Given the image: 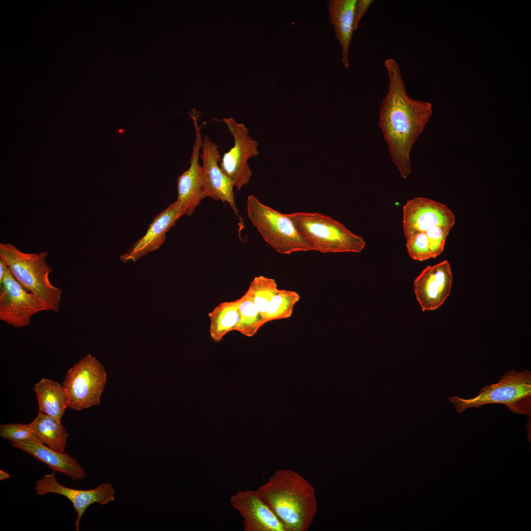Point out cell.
<instances>
[{
  "mask_svg": "<svg viewBox=\"0 0 531 531\" xmlns=\"http://www.w3.org/2000/svg\"><path fill=\"white\" fill-rule=\"evenodd\" d=\"M384 65L388 87L380 107L379 125L392 161L406 179L411 172L410 152L432 115V105L408 95L399 65L394 59H385Z\"/></svg>",
  "mask_w": 531,
  "mask_h": 531,
  "instance_id": "6da1fadb",
  "label": "cell"
},
{
  "mask_svg": "<svg viewBox=\"0 0 531 531\" xmlns=\"http://www.w3.org/2000/svg\"><path fill=\"white\" fill-rule=\"evenodd\" d=\"M287 531H307L317 511L315 490L292 470H279L255 490Z\"/></svg>",
  "mask_w": 531,
  "mask_h": 531,
  "instance_id": "7a4b0ae2",
  "label": "cell"
},
{
  "mask_svg": "<svg viewBox=\"0 0 531 531\" xmlns=\"http://www.w3.org/2000/svg\"><path fill=\"white\" fill-rule=\"evenodd\" d=\"M48 253H26L11 243L0 244V258L15 278L28 291L42 299L50 311H59L61 301L60 288L52 284V268L46 261Z\"/></svg>",
  "mask_w": 531,
  "mask_h": 531,
  "instance_id": "3957f363",
  "label": "cell"
},
{
  "mask_svg": "<svg viewBox=\"0 0 531 531\" xmlns=\"http://www.w3.org/2000/svg\"><path fill=\"white\" fill-rule=\"evenodd\" d=\"M288 215L314 251L323 253H360L366 246L362 236L354 234L344 224L327 215L306 212Z\"/></svg>",
  "mask_w": 531,
  "mask_h": 531,
  "instance_id": "277c9868",
  "label": "cell"
},
{
  "mask_svg": "<svg viewBox=\"0 0 531 531\" xmlns=\"http://www.w3.org/2000/svg\"><path fill=\"white\" fill-rule=\"evenodd\" d=\"M448 399L459 413L469 408L500 404L515 413L531 416V372L512 370L498 383L483 387L474 397L465 399L453 396Z\"/></svg>",
  "mask_w": 531,
  "mask_h": 531,
  "instance_id": "5b68a950",
  "label": "cell"
},
{
  "mask_svg": "<svg viewBox=\"0 0 531 531\" xmlns=\"http://www.w3.org/2000/svg\"><path fill=\"white\" fill-rule=\"evenodd\" d=\"M249 219L263 239L277 252L290 255L314 251L297 230L288 214H283L262 203L253 195L247 200Z\"/></svg>",
  "mask_w": 531,
  "mask_h": 531,
  "instance_id": "8992f818",
  "label": "cell"
},
{
  "mask_svg": "<svg viewBox=\"0 0 531 531\" xmlns=\"http://www.w3.org/2000/svg\"><path fill=\"white\" fill-rule=\"evenodd\" d=\"M107 376L104 366L89 354L76 363L66 372L62 384L68 407L79 411L99 405Z\"/></svg>",
  "mask_w": 531,
  "mask_h": 531,
  "instance_id": "52a82bcc",
  "label": "cell"
},
{
  "mask_svg": "<svg viewBox=\"0 0 531 531\" xmlns=\"http://www.w3.org/2000/svg\"><path fill=\"white\" fill-rule=\"evenodd\" d=\"M48 311L47 303L27 290L8 268L0 281V320L16 328L25 327L30 325L33 315Z\"/></svg>",
  "mask_w": 531,
  "mask_h": 531,
  "instance_id": "ba28073f",
  "label": "cell"
},
{
  "mask_svg": "<svg viewBox=\"0 0 531 531\" xmlns=\"http://www.w3.org/2000/svg\"><path fill=\"white\" fill-rule=\"evenodd\" d=\"M220 121L227 126L234 139V145L223 154L219 166L233 182L234 187L240 190L248 183L252 176L248 160L258 154V142L252 139L243 123H237L232 117L223 118Z\"/></svg>",
  "mask_w": 531,
  "mask_h": 531,
  "instance_id": "9c48e42d",
  "label": "cell"
},
{
  "mask_svg": "<svg viewBox=\"0 0 531 531\" xmlns=\"http://www.w3.org/2000/svg\"><path fill=\"white\" fill-rule=\"evenodd\" d=\"M454 224L452 211L429 198L415 197L408 200L403 207V229L406 240L435 226L450 230Z\"/></svg>",
  "mask_w": 531,
  "mask_h": 531,
  "instance_id": "30bf717a",
  "label": "cell"
},
{
  "mask_svg": "<svg viewBox=\"0 0 531 531\" xmlns=\"http://www.w3.org/2000/svg\"><path fill=\"white\" fill-rule=\"evenodd\" d=\"M201 148L202 153L200 156L203 162L202 177L205 198L209 197L228 203L234 213L238 215L233 191L234 183L222 172L218 164L221 156L218 145L212 141L209 136L205 135L202 138Z\"/></svg>",
  "mask_w": 531,
  "mask_h": 531,
  "instance_id": "8fae6325",
  "label": "cell"
},
{
  "mask_svg": "<svg viewBox=\"0 0 531 531\" xmlns=\"http://www.w3.org/2000/svg\"><path fill=\"white\" fill-rule=\"evenodd\" d=\"M56 472L53 471L36 481L35 491L39 495L54 493L67 498L72 502L77 513L75 524L77 531H79L81 518L89 505L94 503L103 505L114 500L115 491L110 483L101 484L93 489H74L60 485L56 480Z\"/></svg>",
  "mask_w": 531,
  "mask_h": 531,
  "instance_id": "7c38bea8",
  "label": "cell"
},
{
  "mask_svg": "<svg viewBox=\"0 0 531 531\" xmlns=\"http://www.w3.org/2000/svg\"><path fill=\"white\" fill-rule=\"evenodd\" d=\"M195 130V140L190 158V167L177 178V197L176 201L184 214L191 215L201 201L205 199L202 183V166L199 163L200 150L202 145L201 128L198 120L201 115L193 108L189 112Z\"/></svg>",
  "mask_w": 531,
  "mask_h": 531,
  "instance_id": "4fadbf2b",
  "label": "cell"
},
{
  "mask_svg": "<svg viewBox=\"0 0 531 531\" xmlns=\"http://www.w3.org/2000/svg\"><path fill=\"white\" fill-rule=\"evenodd\" d=\"M453 275L449 263L444 260L425 268L414 279L413 291L422 311L440 307L449 295Z\"/></svg>",
  "mask_w": 531,
  "mask_h": 531,
  "instance_id": "5bb4252c",
  "label": "cell"
},
{
  "mask_svg": "<svg viewBox=\"0 0 531 531\" xmlns=\"http://www.w3.org/2000/svg\"><path fill=\"white\" fill-rule=\"evenodd\" d=\"M230 502L241 515L244 531H287L255 490L239 491L231 496Z\"/></svg>",
  "mask_w": 531,
  "mask_h": 531,
  "instance_id": "9a60e30c",
  "label": "cell"
},
{
  "mask_svg": "<svg viewBox=\"0 0 531 531\" xmlns=\"http://www.w3.org/2000/svg\"><path fill=\"white\" fill-rule=\"evenodd\" d=\"M183 214L176 202L170 205L155 217L145 235L124 254L120 256V260L125 263L130 261L135 262L142 257L159 248L165 242L166 234Z\"/></svg>",
  "mask_w": 531,
  "mask_h": 531,
  "instance_id": "2e32d148",
  "label": "cell"
},
{
  "mask_svg": "<svg viewBox=\"0 0 531 531\" xmlns=\"http://www.w3.org/2000/svg\"><path fill=\"white\" fill-rule=\"evenodd\" d=\"M12 445L44 463L53 471L65 474L73 480L86 477L84 469L75 458L65 452L54 450L39 441L29 440L12 443Z\"/></svg>",
  "mask_w": 531,
  "mask_h": 531,
  "instance_id": "e0dca14e",
  "label": "cell"
},
{
  "mask_svg": "<svg viewBox=\"0 0 531 531\" xmlns=\"http://www.w3.org/2000/svg\"><path fill=\"white\" fill-rule=\"evenodd\" d=\"M357 0H329L327 4L329 19L341 47V61L349 67V48L354 30L355 7Z\"/></svg>",
  "mask_w": 531,
  "mask_h": 531,
  "instance_id": "ac0fdd59",
  "label": "cell"
},
{
  "mask_svg": "<svg viewBox=\"0 0 531 531\" xmlns=\"http://www.w3.org/2000/svg\"><path fill=\"white\" fill-rule=\"evenodd\" d=\"M39 411L61 420L68 407L66 393L60 384L47 378L41 379L34 384Z\"/></svg>",
  "mask_w": 531,
  "mask_h": 531,
  "instance_id": "d6986e66",
  "label": "cell"
},
{
  "mask_svg": "<svg viewBox=\"0 0 531 531\" xmlns=\"http://www.w3.org/2000/svg\"><path fill=\"white\" fill-rule=\"evenodd\" d=\"M29 425L42 443L57 451L65 452L68 435L61 420L39 411L35 418Z\"/></svg>",
  "mask_w": 531,
  "mask_h": 531,
  "instance_id": "ffe728a7",
  "label": "cell"
},
{
  "mask_svg": "<svg viewBox=\"0 0 531 531\" xmlns=\"http://www.w3.org/2000/svg\"><path fill=\"white\" fill-rule=\"evenodd\" d=\"M211 339L219 342L230 331L236 330L239 320L236 300L223 302L208 314Z\"/></svg>",
  "mask_w": 531,
  "mask_h": 531,
  "instance_id": "44dd1931",
  "label": "cell"
},
{
  "mask_svg": "<svg viewBox=\"0 0 531 531\" xmlns=\"http://www.w3.org/2000/svg\"><path fill=\"white\" fill-rule=\"evenodd\" d=\"M236 301L239 320L236 331L246 336L252 337L265 324L262 316L256 307L248 290Z\"/></svg>",
  "mask_w": 531,
  "mask_h": 531,
  "instance_id": "7402d4cb",
  "label": "cell"
},
{
  "mask_svg": "<svg viewBox=\"0 0 531 531\" xmlns=\"http://www.w3.org/2000/svg\"><path fill=\"white\" fill-rule=\"evenodd\" d=\"M299 300V295L295 291L278 290L274 295L264 317L265 324L273 320L290 318L295 304Z\"/></svg>",
  "mask_w": 531,
  "mask_h": 531,
  "instance_id": "603a6c76",
  "label": "cell"
},
{
  "mask_svg": "<svg viewBox=\"0 0 531 531\" xmlns=\"http://www.w3.org/2000/svg\"><path fill=\"white\" fill-rule=\"evenodd\" d=\"M248 290L264 321L269 303L279 290L275 281L262 275L257 276L252 280Z\"/></svg>",
  "mask_w": 531,
  "mask_h": 531,
  "instance_id": "cb8c5ba5",
  "label": "cell"
},
{
  "mask_svg": "<svg viewBox=\"0 0 531 531\" xmlns=\"http://www.w3.org/2000/svg\"><path fill=\"white\" fill-rule=\"evenodd\" d=\"M0 436L2 438L11 442V443L29 440L40 442L32 432L29 424H0Z\"/></svg>",
  "mask_w": 531,
  "mask_h": 531,
  "instance_id": "d4e9b609",
  "label": "cell"
},
{
  "mask_svg": "<svg viewBox=\"0 0 531 531\" xmlns=\"http://www.w3.org/2000/svg\"><path fill=\"white\" fill-rule=\"evenodd\" d=\"M406 247L410 257L423 261L432 258L428 238L425 232H421L406 240Z\"/></svg>",
  "mask_w": 531,
  "mask_h": 531,
  "instance_id": "484cf974",
  "label": "cell"
},
{
  "mask_svg": "<svg viewBox=\"0 0 531 531\" xmlns=\"http://www.w3.org/2000/svg\"><path fill=\"white\" fill-rule=\"evenodd\" d=\"M450 230L439 226H435L426 230L432 258L439 256L443 251L446 237Z\"/></svg>",
  "mask_w": 531,
  "mask_h": 531,
  "instance_id": "4316f807",
  "label": "cell"
},
{
  "mask_svg": "<svg viewBox=\"0 0 531 531\" xmlns=\"http://www.w3.org/2000/svg\"><path fill=\"white\" fill-rule=\"evenodd\" d=\"M373 2V0H356L354 15V31L358 28V24L360 20Z\"/></svg>",
  "mask_w": 531,
  "mask_h": 531,
  "instance_id": "83f0119b",
  "label": "cell"
},
{
  "mask_svg": "<svg viewBox=\"0 0 531 531\" xmlns=\"http://www.w3.org/2000/svg\"><path fill=\"white\" fill-rule=\"evenodd\" d=\"M10 477V474L7 472H4L2 470H0V480H3L7 479Z\"/></svg>",
  "mask_w": 531,
  "mask_h": 531,
  "instance_id": "f1b7e54d",
  "label": "cell"
}]
</instances>
